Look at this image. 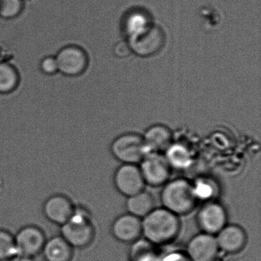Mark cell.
I'll use <instances>...</instances> for the list:
<instances>
[{
    "instance_id": "6da1fadb",
    "label": "cell",
    "mask_w": 261,
    "mask_h": 261,
    "mask_svg": "<svg viewBox=\"0 0 261 261\" xmlns=\"http://www.w3.org/2000/svg\"><path fill=\"white\" fill-rule=\"evenodd\" d=\"M178 216L165 207H155L142 219V234L151 244H167L179 233Z\"/></svg>"
},
{
    "instance_id": "7a4b0ae2",
    "label": "cell",
    "mask_w": 261,
    "mask_h": 261,
    "mask_svg": "<svg viewBox=\"0 0 261 261\" xmlns=\"http://www.w3.org/2000/svg\"><path fill=\"white\" fill-rule=\"evenodd\" d=\"M160 199L163 207L177 216L190 213L198 200L193 184L184 178L167 181L163 186Z\"/></svg>"
},
{
    "instance_id": "3957f363",
    "label": "cell",
    "mask_w": 261,
    "mask_h": 261,
    "mask_svg": "<svg viewBox=\"0 0 261 261\" xmlns=\"http://www.w3.org/2000/svg\"><path fill=\"white\" fill-rule=\"evenodd\" d=\"M60 235L74 249L91 245L95 237V228L89 212L83 206H74L69 220L60 226Z\"/></svg>"
},
{
    "instance_id": "277c9868",
    "label": "cell",
    "mask_w": 261,
    "mask_h": 261,
    "mask_svg": "<svg viewBox=\"0 0 261 261\" xmlns=\"http://www.w3.org/2000/svg\"><path fill=\"white\" fill-rule=\"evenodd\" d=\"M113 155L123 164L137 165L149 153L143 137L137 134H125L113 141Z\"/></svg>"
},
{
    "instance_id": "5b68a950",
    "label": "cell",
    "mask_w": 261,
    "mask_h": 261,
    "mask_svg": "<svg viewBox=\"0 0 261 261\" xmlns=\"http://www.w3.org/2000/svg\"><path fill=\"white\" fill-rule=\"evenodd\" d=\"M166 43L164 30L159 25H149L131 36V50L137 56L146 58L160 53Z\"/></svg>"
},
{
    "instance_id": "8992f818",
    "label": "cell",
    "mask_w": 261,
    "mask_h": 261,
    "mask_svg": "<svg viewBox=\"0 0 261 261\" xmlns=\"http://www.w3.org/2000/svg\"><path fill=\"white\" fill-rule=\"evenodd\" d=\"M59 72L68 77H77L88 68L89 59L86 51L77 45L63 47L56 56Z\"/></svg>"
},
{
    "instance_id": "52a82bcc",
    "label": "cell",
    "mask_w": 261,
    "mask_h": 261,
    "mask_svg": "<svg viewBox=\"0 0 261 261\" xmlns=\"http://www.w3.org/2000/svg\"><path fill=\"white\" fill-rule=\"evenodd\" d=\"M47 238L39 226L28 224L21 227L14 234L17 254L36 258L41 254Z\"/></svg>"
},
{
    "instance_id": "ba28073f",
    "label": "cell",
    "mask_w": 261,
    "mask_h": 261,
    "mask_svg": "<svg viewBox=\"0 0 261 261\" xmlns=\"http://www.w3.org/2000/svg\"><path fill=\"white\" fill-rule=\"evenodd\" d=\"M140 164L139 167L146 184L158 187L169 181L172 168L164 155L157 152H149Z\"/></svg>"
},
{
    "instance_id": "9c48e42d",
    "label": "cell",
    "mask_w": 261,
    "mask_h": 261,
    "mask_svg": "<svg viewBox=\"0 0 261 261\" xmlns=\"http://www.w3.org/2000/svg\"><path fill=\"white\" fill-rule=\"evenodd\" d=\"M114 182L117 191L127 198L143 191L146 185L140 167L132 164L120 166L114 174Z\"/></svg>"
},
{
    "instance_id": "30bf717a",
    "label": "cell",
    "mask_w": 261,
    "mask_h": 261,
    "mask_svg": "<svg viewBox=\"0 0 261 261\" xmlns=\"http://www.w3.org/2000/svg\"><path fill=\"white\" fill-rule=\"evenodd\" d=\"M196 219L203 233L215 235L227 224V215L220 203L208 201L198 211Z\"/></svg>"
},
{
    "instance_id": "8fae6325",
    "label": "cell",
    "mask_w": 261,
    "mask_h": 261,
    "mask_svg": "<svg viewBox=\"0 0 261 261\" xmlns=\"http://www.w3.org/2000/svg\"><path fill=\"white\" fill-rule=\"evenodd\" d=\"M75 204L64 194H54L46 198L42 205L45 218L56 225H63L72 215Z\"/></svg>"
},
{
    "instance_id": "7c38bea8",
    "label": "cell",
    "mask_w": 261,
    "mask_h": 261,
    "mask_svg": "<svg viewBox=\"0 0 261 261\" xmlns=\"http://www.w3.org/2000/svg\"><path fill=\"white\" fill-rule=\"evenodd\" d=\"M219 248L215 235L200 233L188 243L186 253L190 261H215Z\"/></svg>"
},
{
    "instance_id": "4fadbf2b",
    "label": "cell",
    "mask_w": 261,
    "mask_h": 261,
    "mask_svg": "<svg viewBox=\"0 0 261 261\" xmlns=\"http://www.w3.org/2000/svg\"><path fill=\"white\" fill-rule=\"evenodd\" d=\"M111 232L117 241L136 242L142 235V219L129 213L120 215L113 223Z\"/></svg>"
},
{
    "instance_id": "5bb4252c",
    "label": "cell",
    "mask_w": 261,
    "mask_h": 261,
    "mask_svg": "<svg viewBox=\"0 0 261 261\" xmlns=\"http://www.w3.org/2000/svg\"><path fill=\"white\" fill-rule=\"evenodd\" d=\"M216 238L219 250L227 253H236L244 249L247 244L245 230L237 224H226L218 233Z\"/></svg>"
},
{
    "instance_id": "9a60e30c",
    "label": "cell",
    "mask_w": 261,
    "mask_h": 261,
    "mask_svg": "<svg viewBox=\"0 0 261 261\" xmlns=\"http://www.w3.org/2000/svg\"><path fill=\"white\" fill-rule=\"evenodd\" d=\"M41 254L45 261H71L74 248L61 236L47 238Z\"/></svg>"
},
{
    "instance_id": "2e32d148",
    "label": "cell",
    "mask_w": 261,
    "mask_h": 261,
    "mask_svg": "<svg viewBox=\"0 0 261 261\" xmlns=\"http://www.w3.org/2000/svg\"><path fill=\"white\" fill-rule=\"evenodd\" d=\"M142 137L149 152H165L172 143V132L164 125L150 126Z\"/></svg>"
},
{
    "instance_id": "e0dca14e",
    "label": "cell",
    "mask_w": 261,
    "mask_h": 261,
    "mask_svg": "<svg viewBox=\"0 0 261 261\" xmlns=\"http://www.w3.org/2000/svg\"><path fill=\"white\" fill-rule=\"evenodd\" d=\"M126 207L128 213L142 219L155 208V198L149 192L142 191L128 197Z\"/></svg>"
},
{
    "instance_id": "ac0fdd59",
    "label": "cell",
    "mask_w": 261,
    "mask_h": 261,
    "mask_svg": "<svg viewBox=\"0 0 261 261\" xmlns=\"http://www.w3.org/2000/svg\"><path fill=\"white\" fill-rule=\"evenodd\" d=\"M165 152V158L171 168L186 169L192 163V158L190 151L181 143H172Z\"/></svg>"
},
{
    "instance_id": "d6986e66",
    "label": "cell",
    "mask_w": 261,
    "mask_h": 261,
    "mask_svg": "<svg viewBox=\"0 0 261 261\" xmlns=\"http://www.w3.org/2000/svg\"><path fill=\"white\" fill-rule=\"evenodd\" d=\"M17 69L7 62H0V94L13 92L19 84Z\"/></svg>"
},
{
    "instance_id": "ffe728a7",
    "label": "cell",
    "mask_w": 261,
    "mask_h": 261,
    "mask_svg": "<svg viewBox=\"0 0 261 261\" xmlns=\"http://www.w3.org/2000/svg\"><path fill=\"white\" fill-rule=\"evenodd\" d=\"M16 254L14 234L5 229H0V261H9Z\"/></svg>"
},
{
    "instance_id": "44dd1931",
    "label": "cell",
    "mask_w": 261,
    "mask_h": 261,
    "mask_svg": "<svg viewBox=\"0 0 261 261\" xmlns=\"http://www.w3.org/2000/svg\"><path fill=\"white\" fill-rule=\"evenodd\" d=\"M24 0H0V18L13 19L23 10Z\"/></svg>"
},
{
    "instance_id": "7402d4cb",
    "label": "cell",
    "mask_w": 261,
    "mask_h": 261,
    "mask_svg": "<svg viewBox=\"0 0 261 261\" xmlns=\"http://www.w3.org/2000/svg\"><path fill=\"white\" fill-rule=\"evenodd\" d=\"M129 18L128 29H129V32L131 33V35H134V33L140 31V30L149 25L148 20L144 19L143 15L140 14V13L139 14H132L130 17Z\"/></svg>"
},
{
    "instance_id": "603a6c76",
    "label": "cell",
    "mask_w": 261,
    "mask_h": 261,
    "mask_svg": "<svg viewBox=\"0 0 261 261\" xmlns=\"http://www.w3.org/2000/svg\"><path fill=\"white\" fill-rule=\"evenodd\" d=\"M193 186L198 199H199V198H202V199L210 198L215 192L213 185H212V183L210 182L199 181V182L197 183V184H193Z\"/></svg>"
},
{
    "instance_id": "cb8c5ba5",
    "label": "cell",
    "mask_w": 261,
    "mask_h": 261,
    "mask_svg": "<svg viewBox=\"0 0 261 261\" xmlns=\"http://www.w3.org/2000/svg\"><path fill=\"white\" fill-rule=\"evenodd\" d=\"M40 70L43 74L47 75H53L59 72L56 57L47 56L44 58L40 62Z\"/></svg>"
},
{
    "instance_id": "d4e9b609",
    "label": "cell",
    "mask_w": 261,
    "mask_h": 261,
    "mask_svg": "<svg viewBox=\"0 0 261 261\" xmlns=\"http://www.w3.org/2000/svg\"><path fill=\"white\" fill-rule=\"evenodd\" d=\"M114 51V54L117 57L126 58L129 56L132 50H131L129 43H126L125 42H120L116 44Z\"/></svg>"
},
{
    "instance_id": "484cf974",
    "label": "cell",
    "mask_w": 261,
    "mask_h": 261,
    "mask_svg": "<svg viewBox=\"0 0 261 261\" xmlns=\"http://www.w3.org/2000/svg\"><path fill=\"white\" fill-rule=\"evenodd\" d=\"M9 261H36V259H35V258L30 257V256L16 254Z\"/></svg>"
}]
</instances>
